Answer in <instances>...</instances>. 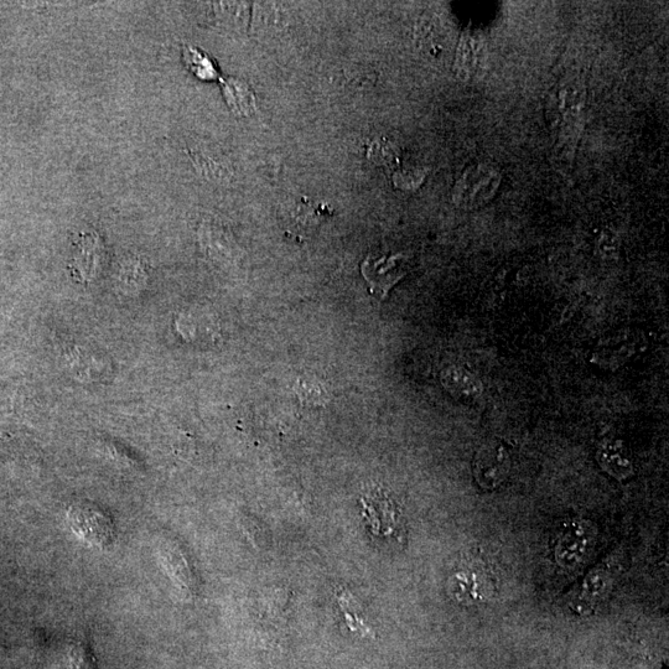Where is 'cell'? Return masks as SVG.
I'll return each instance as SVG.
<instances>
[{"mask_svg": "<svg viewBox=\"0 0 669 669\" xmlns=\"http://www.w3.org/2000/svg\"><path fill=\"white\" fill-rule=\"evenodd\" d=\"M596 544V528L586 520L565 522L554 544V558L559 567L575 569L589 559Z\"/></svg>", "mask_w": 669, "mask_h": 669, "instance_id": "6da1fadb", "label": "cell"}, {"mask_svg": "<svg viewBox=\"0 0 669 669\" xmlns=\"http://www.w3.org/2000/svg\"><path fill=\"white\" fill-rule=\"evenodd\" d=\"M614 575L605 565L591 569L569 595V606L577 615L593 614L608 598Z\"/></svg>", "mask_w": 669, "mask_h": 669, "instance_id": "7a4b0ae2", "label": "cell"}, {"mask_svg": "<svg viewBox=\"0 0 669 669\" xmlns=\"http://www.w3.org/2000/svg\"><path fill=\"white\" fill-rule=\"evenodd\" d=\"M406 267V257L402 254L380 259L370 256L362 263L361 271L370 293L377 299L385 300L394 285L406 276Z\"/></svg>", "mask_w": 669, "mask_h": 669, "instance_id": "3957f363", "label": "cell"}, {"mask_svg": "<svg viewBox=\"0 0 669 669\" xmlns=\"http://www.w3.org/2000/svg\"><path fill=\"white\" fill-rule=\"evenodd\" d=\"M500 176L496 170L475 167L465 173L455 188V200L465 206H477L490 200L499 188Z\"/></svg>", "mask_w": 669, "mask_h": 669, "instance_id": "277c9868", "label": "cell"}, {"mask_svg": "<svg viewBox=\"0 0 669 669\" xmlns=\"http://www.w3.org/2000/svg\"><path fill=\"white\" fill-rule=\"evenodd\" d=\"M585 103V91L583 85L577 80L567 82L558 95V112L560 116V136L565 140L575 142V134L578 136V127L582 123Z\"/></svg>", "mask_w": 669, "mask_h": 669, "instance_id": "5b68a950", "label": "cell"}, {"mask_svg": "<svg viewBox=\"0 0 669 669\" xmlns=\"http://www.w3.org/2000/svg\"><path fill=\"white\" fill-rule=\"evenodd\" d=\"M475 479L485 490H494L506 479L510 458L501 445H487L475 458Z\"/></svg>", "mask_w": 669, "mask_h": 669, "instance_id": "8992f818", "label": "cell"}, {"mask_svg": "<svg viewBox=\"0 0 669 669\" xmlns=\"http://www.w3.org/2000/svg\"><path fill=\"white\" fill-rule=\"evenodd\" d=\"M69 518L72 523L71 526L77 533L84 536L86 541L101 547L113 541L112 523L96 508L74 507L69 513Z\"/></svg>", "mask_w": 669, "mask_h": 669, "instance_id": "52a82bcc", "label": "cell"}, {"mask_svg": "<svg viewBox=\"0 0 669 669\" xmlns=\"http://www.w3.org/2000/svg\"><path fill=\"white\" fill-rule=\"evenodd\" d=\"M450 595L463 605H475L485 601L489 593L486 578L476 570L455 573L449 582Z\"/></svg>", "mask_w": 669, "mask_h": 669, "instance_id": "ba28073f", "label": "cell"}, {"mask_svg": "<svg viewBox=\"0 0 669 669\" xmlns=\"http://www.w3.org/2000/svg\"><path fill=\"white\" fill-rule=\"evenodd\" d=\"M598 460L601 468L617 480L629 479L634 474V464L629 451L621 442H606L601 445Z\"/></svg>", "mask_w": 669, "mask_h": 669, "instance_id": "9c48e42d", "label": "cell"}, {"mask_svg": "<svg viewBox=\"0 0 669 669\" xmlns=\"http://www.w3.org/2000/svg\"><path fill=\"white\" fill-rule=\"evenodd\" d=\"M223 96L236 116L248 117L256 112V98L246 84L236 79L221 81Z\"/></svg>", "mask_w": 669, "mask_h": 669, "instance_id": "30bf717a", "label": "cell"}, {"mask_svg": "<svg viewBox=\"0 0 669 669\" xmlns=\"http://www.w3.org/2000/svg\"><path fill=\"white\" fill-rule=\"evenodd\" d=\"M485 51L473 36L465 34L461 38L458 55H456V71L463 80H470L480 69Z\"/></svg>", "mask_w": 669, "mask_h": 669, "instance_id": "8fae6325", "label": "cell"}, {"mask_svg": "<svg viewBox=\"0 0 669 669\" xmlns=\"http://www.w3.org/2000/svg\"><path fill=\"white\" fill-rule=\"evenodd\" d=\"M184 60L189 70L201 80L210 81L217 79V69L209 56L201 53L199 49L185 48Z\"/></svg>", "mask_w": 669, "mask_h": 669, "instance_id": "7c38bea8", "label": "cell"}]
</instances>
